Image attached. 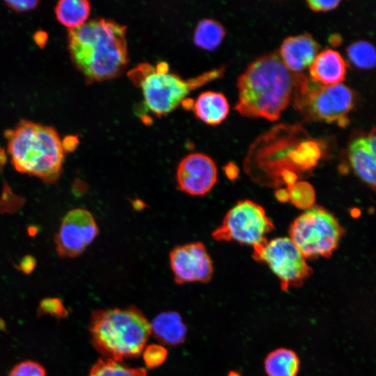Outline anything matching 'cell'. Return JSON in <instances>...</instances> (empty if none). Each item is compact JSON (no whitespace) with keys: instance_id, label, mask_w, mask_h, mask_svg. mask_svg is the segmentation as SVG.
<instances>
[{"instance_id":"32","label":"cell","mask_w":376,"mask_h":376,"mask_svg":"<svg viewBox=\"0 0 376 376\" xmlns=\"http://www.w3.org/2000/svg\"><path fill=\"white\" fill-rule=\"evenodd\" d=\"M228 376H240V375L237 374V373L231 372L229 373Z\"/></svg>"},{"instance_id":"21","label":"cell","mask_w":376,"mask_h":376,"mask_svg":"<svg viewBox=\"0 0 376 376\" xmlns=\"http://www.w3.org/2000/svg\"><path fill=\"white\" fill-rule=\"evenodd\" d=\"M88 376H147V371L143 368H129L119 361L106 358L99 359Z\"/></svg>"},{"instance_id":"26","label":"cell","mask_w":376,"mask_h":376,"mask_svg":"<svg viewBox=\"0 0 376 376\" xmlns=\"http://www.w3.org/2000/svg\"><path fill=\"white\" fill-rule=\"evenodd\" d=\"M308 7L313 11H328L336 8L340 3L339 0H310L306 1Z\"/></svg>"},{"instance_id":"5","label":"cell","mask_w":376,"mask_h":376,"mask_svg":"<svg viewBox=\"0 0 376 376\" xmlns=\"http://www.w3.org/2000/svg\"><path fill=\"white\" fill-rule=\"evenodd\" d=\"M169 70L166 62L155 66L144 62L127 72L132 82L141 89L148 109L158 117L177 108L191 91L221 77L225 68H214L187 79Z\"/></svg>"},{"instance_id":"16","label":"cell","mask_w":376,"mask_h":376,"mask_svg":"<svg viewBox=\"0 0 376 376\" xmlns=\"http://www.w3.org/2000/svg\"><path fill=\"white\" fill-rule=\"evenodd\" d=\"M191 109L196 116L203 123L217 125L227 117L230 105L223 93L205 91L201 93L192 103Z\"/></svg>"},{"instance_id":"25","label":"cell","mask_w":376,"mask_h":376,"mask_svg":"<svg viewBox=\"0 0 376 376\" xmlns=\"http://www.w3.org/2000/svg\"><path fill=\"white\" fill-rule=\"evenodd\" d=\"M4 3L6 6L11 10L17 13H21L34 9L36 7H37L40 1L37 0L6 1Z\"/></svg>"},{"instance_id":"24","label":"cell","mask_w":376,"mask_h":376,"mask_svg":"<svg viewBox=\"0 0 376 376\" xmlns=\"http://www.w3.org/2000/svg\"><path fill=\"white\" fill-rule=\"evenodd\" d=\"M143 356L148 368H155L165 361L167 351L163 346L150 345L145 348Z\"/></svg>"},{"instance_id":"7","label":"cell","mask_w":376,"mask_h":376,"mask_svg":"<svg viewBox=\"0 0 376 376\" xmlns=\"http://www.w3.org/2000/svg\"><path fill=\"white\" fill-rule=\"evenodd\" d=\"M343 234L338 221L320 206L306 210L289 228V238L306 258L331 256Z\"/></svg>"},{"instance_id":"30","label":"cell","mask_w":376,"mask_h":376,"mask_svg":"<svg viewBox=\"0 0 376 376\" xmlns=\"http://www.w3.org/2000/svg\"><path fill=\"white\" fill-rule=\"evenodd\" d=\"M47 40V35L45 32L43 31H38L36 33L34 36V40L36 43L40 46V47H43V46L46 44Z\"/></svg>"},{"instance_id":"22","label":"cell","mask_w":376,"mask_h":376,"mask_svg":"<svg viewBox=\"0 0 376 376\" xmlns=\"http://www.w3.org/2000/svg\"><path fill=\"white\" fill-rule=\"evenodd\" d=\"M350 61L360 69H370L375 66V49L366 40H358L347 47Z\"/></svg>"},{"instance_id":"10","label":"cell","mask_w":376,"mask_h":376,"mask_svg":"<svg viewBox=\"0 0 376 376\" xmlns=\"http://www.w3.org/2000/svg\"><path fill=\"white\" fill-rule=\"evenodd\" d=\"M99 233L97 222L86 209L75 208L63 217L54 237L55 249L59 256L72 258L81 255Z\"/></svg>"},{"instance_id":"31","label":"cell","mask_w":376,"mask_h":376,"mask_svg":"<svg viewBox=\"0 0 376 376\" xmlns=\"http://www.w3.org/2000/svg\"><path fill=\"white\" fill-rule=\"evenodd\" d=\"M225 173L229 178H233L237 175L236 166L232 164H228L225 168Z\"/></svg>"},{"instance_id":"2","label":"cell","mask_w":376,"mask_h":376,"mask_svg":"<svg viewBox=\"0 0 376 376\" xmlns=\"http://www.w3.org/2000/svg\"><path fill=\"white\" fill-rule=\"evenodd\" d=\"M125 26L96 18L68 31L71 60L88 82L120 76L128 62Z\"/></svg>"},{"instance_id":"15","label":"cell","mask_w":376,"mask_h":376,"mask_svg":"<svg viewBox=\"0 0 376 376\" xmlns=\"http://www.w3.org/2000/svg\"><path fill=\"white\" fill-rule=\"evenodd\" d=\"M347 67L338 52L326 48L318 54L310 65V79L322 86L342 83L345 79Z\"/></svg>"},{"instance_id":"8","label":"cell","mask_w":376,"mask_h":376,"mask_svg":"<svg viewBox=\"0 0 376 376\" xmlns=\"http://www.w3.org/2000/svg\"><path fill=\"white\" fill-rule=\"evenodd\" d=\"M274 228L262 206L243 200L227 212L212 236L217 241L236 242L254 247L265 242L266 235Z\"/></svg>"},{"instance_id":"18","label":"cell","mask_w":376,"mask_h":376,"mask_svg":"<svg viewBox=\"0 0 376 376\" xmlns=\"http://www.w3.org/2000/svg\"><path fill=\"white\" fill-rule=\"evenodd\" d=\"M300 359L292 350L279 347L269 352L264 360V368L267 376H297Z\"/></svg>"},{"instance_id":"27","label":"cell","mask_w":376,"mask_h":376,"mask_svg":"<svg viewBox=\"0 0 376 376\" xmlns=\"http://www.w3.org/2000/svg\"><path fill=\"white\" fill-rule=\"evenodd\" d=\"M43 310L58 315H63L65 312L61 301L58 299H47L41 302Z\"/></svg>"},{"instance_id":"23","label":"cell","mask_w":376,"mask_h":376,"mask_svg":"<svg viewBox=\"0 0 376 376\" xmlns=\"http://www.w3.org/2000/svg\"><path fill=\"white\" fill-rule=\"evenodd\" d=\"M8 376H47L44 367L38 362L25 361L17 364Z\"/></svg>"},{"instance_id":"6","label":"cell","mask_w":376,"mask_h":376,"mask_svg":"<svg viewBox=\"0 0 376 376\" xmlns=\"http://www.w3.org/2000/svg\"><path fill=\"white\" fill-rule=\"evenodd\" d=\"M292 102L308 120L336 123L340 127H346L350 123L349 113L355 104V95L343 83L322 86L305 76Z\"/></svg>"},{"instance_id":"17","label":"cell","mask_w":376,"mask_h":376,"mask_svg":"<svg viewBox=\"0 0 376 376\" xmlns=\"http://www.w3.org/2000/svg\"><path fill=\"white\" fill-rule=\"evenodd\" d=\"M151 331L162 343L178 345L184 342L187 327L181 316L176 312H162L158 314L150 324Z\"/></svg>"},{"instance_id":"9","label":"cell","mask_w":376,"mask_h":376,"mask_svg":"<svg viewBox=\"0 0 376 376\" xmlns=\"http://www.w3.org/2000/svg\"><path fill=\"white\" fill-rule=\"evenodd\" d=\"M253 257L265 263L279 279L283 291L299 287L313 270L306 258L289 237H277L254 246Z\"/></svg>"},{"instance_id":"14","label":"cell","mask_w":376,"mask_h":376,"mask_svg":"<svg viewBox=\"0 0 376 376\" xmlns=\"http://www.w3.org/2000/svg\"><path fill=\"white\" fill-rule=\"evenodd\" d=\"M319 49L318 43L310 33H302L285 38L278 52L290 71L301 73L310 67Z\"/></svg>"},{"instance_id":"1","label":"cell","mask_w":376,"mask_h":376,"mask_svg":"<svg viewBox=\"0 0 376 376\" xmlns=\"http://www.w3.org/2000/svg\"><path fill=\"white\" fill-rule=\"evenodd\" d=\"M305 76L290 71L278 51L260 56L238 77V99L234 109L245 117L275 121L292 102Z\"/></svg>"},{"instance_id":"20","label":"cell","mask_w":376,"mask_h":376,"mask_svg":"<svg viewBox=\"0 0 376 376\" xmlns=\"http://www.w3.org/2000/svg\"><path fill=\"white\" fill-rule=\"evenodd\" d=\"M225 36L226 31L221 23L215 19H204L196 25L194 42L202 49L212 51L220 45Z\"/></svg>"},{"instance_id":"4","label":"cell","mask_w":376,"mask_h":376,"mask_svg":"<svg viewBox=\"0 0 376 376\" xmlns=\"http://www.w3.org/2000/svg\"><path fill=\"white\" fill-rule=\"evenodd\" d=\"M89 330L96 350L119 362L139 356L152 334L150 323L133 306L94 311Z\"/></svg>"},{"instance_id":"12","label":"cell","mask_w":376,"mask_h":376,"mask_svg":"<svg viewBox=\"0 0 376 376\" xmlns=\"http://www.w3.org/2000/svg\"><path fill=\"white\" fill-rule=\"evenodd\" d=\"M175 179L181 191L190 196H203L216 185L217 167L210 156L202 152L190 153L178 164Z\"/></svg>"},{"instance_id":"13","label":"cell","mask_w":376,"mask_h":376,"mask_svg":"<svg viewBox=\"0 0 376 376\" xmlns=\"http://www.w3.org/2000/svg\"><path fill=\"white\" fill-rule=\"evenodd\" d=\"M375 128L373 127L366 136L354 138L348 146V158L350 165L363 182L375 188Z\"/></svg>"},{"instance_id":"29","label":"cell","mask_w":376,"mask_h":376,"mask_svg":"<svg viewBox=\"0 0 376 376\" xmlns=\"http://www.w3.org/2000/svg\"><path fill=\"white\" fill-rule=\"evenodd\" d=\"M79 144V139L77 136H68L62 141V146L65 152L73 151Z\"/></svg>"},{"instance_id":"19","label":"cell","mask_w":376,"mask_h":376,"mask_svg":"<svg viewBox=\"0 0 376 376\" xmlns=\"http://www.w3.org/2000/svg\"><path fill=\"white\" fill-rule=\"evenodd\" d=\"M54 12L61 24L69 30L73 29L86 22L91 4L86 0H61L57 2Z\"/></svg>"},{"instance_id":"11","label":"cell","mask_w":376,"mask_h":376,"mask_svg":"<svg viewBox=\"0 0 376 376\" xmlns=\"http://www.w3.org/2000/svg\"><path fill=\"white\" fill-rule=\"evenodd\" d=\"M174 281L178 284L209 282L213 274V261L205 244L194 242L175 246L169 253Z\"/></svg>"},{"instance_id":"3","label":"cell","mask_w":376,"mask_h":376,"mask_svg":"<svg viewBox=\"0 0 376 376\" xmlns=\"http://www.w3.org/2000/svg\"><path fill=\"white\" fill-rule=\"evenodd\" d=\"M4 136L11 164L17 171L49 184L60 178L65 152L54 127L21 120Z\"/></svg>"},{"instance_id":"28","label":"cell","mask_w":376,"mask_h":376,"mask_svg":"<svg viewBox=\"0 0 376 376\" xmlns=\"http://www.w3.org/2000/svg\"><path fill=\"white\" fill-rule=\"evenodd\" d=\"M36 260L32 256H24L19 262V269L24 273H30L34 269Z\"/></svg>"}]
</instances>
